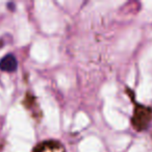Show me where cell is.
I'll return each instance as SVG.
<instances>
[{"instance_id": "2", "label": "cell", "mask_w": 152, "mask_h": 152, "mask_svg": "<svg viewBox=\"0 0 152 152\" xmlns=\"http://www.w3.org/2000/svg\"><path fill=\"white\" fill-rule=\"evenodd\" d=\"M17 67V61L13 55L5 56L0 63V68L4 71H14Z\"/></svg>"}, {"instance_id": "1", "label": "cell", "mask_w": 152, "mask_h": 152, "mask_svg": "<svg viewBox=\"0 0 152 152\" xmlns=\"http://www.w3.org/2000/svg\"><path fill=\"white\" fill-rule=\"evenodd\" d=\"M31 152H67L58 141L47 140L39 143Z\"/></svg>"}]
</instances>
